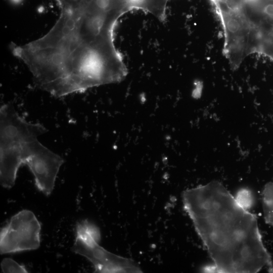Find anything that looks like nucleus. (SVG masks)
Listing matches in <instances>:
<instances>
[{
	"label": "nucleus",
	"mask_w": 273,
	"mask_h": 273,
	"mask_svg": "<svg viewBox=\"0 0 273 273\" xmlns=\"http://www.w3.org/2000/svg\"><path fill=\"white\" fill-rule=\"evenodd\" d=\"M184 207L212 260L222 272H273L256 216L241 206L220 182L188 189Z\"/></svg>",
	"instance_id": "f257e3e1"
},
{
	"label": "nucleus",
	"mask_w": 273,
	"mask_h": 273,
	"mask_svg": "<svg viewBox=\"0 0 273 273\" xmlns=\"http://www.w3.org/2000/svg\"><path fill=\"white\" fill-rule=\"evenodd\" d=\"M47 128L39 123L27 121L13 105L0 108V181L2 187L12 188L17 171L27 165L33 174L37 189L45 196L53 191L64 159L46 147L37 139Z\"/></svg>",
	"instance_id": "f03ea898"
},
{
	"label": "nucleus",
	"mask_w": 273,
	"mask_h": 273,
	"mask_svg": "<svg viewBox=\"0 0 273 273\" xmlns=\"http://www.w3.org/2000/svg\"><path fill=\"white\" fill-rule=\"evenodd\" d=\"M99 229L86 219L76 225L73 252L92 262L96 272H142L133 260L111 253L99 245Z\"/></svg>",
	"instance_id": "7ed1b4c3"
},
{
	"label": "nucleus",
	"mask_w": 273,
	"mask_h": 273,
	"mask_svg": "<svg viewBox=\"0 0 273 273\" xmlns=\"http://www.w3.org/2000/svg\"><path fill=\"white\" fill-rule=\"evenodd\" d=\"M40 224L32 211H20L1 229V254L37 249L40 246Z\"/></svg>",
	"instance_id": "20e7f679"
},
{
	"label": "nucleus",
	"mask_w": 273,
	"mask_h": 273,
	"mask_svg": "<svg viewBox=\"0 0 273 273\" xmlns=\"http://www.w3.org/2000/svg\"><path fill=\"white\" fill-rule=\"evenodd\" d=\"M262 202L265 221L273 226V182L265 186L262 193Z\"/></svg>",
	"instance_id": "39448f33"
},
{
	"label": "nucleus",
	"mask_w": 273,
	"mask_h": 273,
	"mask_svg": "<svg viewBox=\"0 0 273 273\" xmlns=\"http://www.w3.org/2000/svg\"><path fill=\"white\" fill-rule=\"evenodd\" d=\"M3 272H28L25 266L18 264L11 258L4 259L1 262Z\"/></svg>",
	"instance_id": "423d86ee"
},
{
	"label": "nucleus",
	"mask_w": 273,
	"mask_h": 273,
	"mask_svg": "<svg viewBox=\"0 0 273 273\" xmlns=\"http://www.w3.org/2000/svg\"><path fill=\"white\" fill-rule=\"evenodd\" d=\"M238 203L243 208L248 210L253 203V197L251 192L246 189L240 190L235 198Z\"/></svg>",
	"instance_id": "0eeeda50"
},
{
	"label": "nucleus",
	"mask_w": 273,
	"mask_h": 273,
	"mask_svg": "<svg viewBox=\"0 0 273 273\" xmlns=\"http://www.w3.org/2000/svg\"><path fill=\"white\" fill-rule=\"evenodd\" d=\"M270 38L269 53L270 58L273 60V23L270 27L268 31L263 36V39Z\"/></svg>",
	"instance_id": "6e6552de"
}]
</instances>
